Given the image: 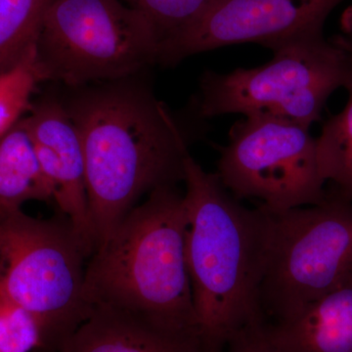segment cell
Listing matches in <instances>:
<instances>
[{"label":"cell","instance_id":"obj_1","mask_svg":"<svg viewBox=\"0 0 352 352\" xmlns=\"http://www.w3.org/2000/svg\"><path fill=\"white\" fill-rule=\"evenodd\" d=\"M82 142L95 250L141 196L184 182L188 140L151 90L120 82L65 106Z\"/></svg>","mask_w":352,"mask_h":352},{"label":"cell","instance_id":"obj_2","mask_svg":"<svg viewBox=\"0 0 352 352\" xmlns=\"http://www.w3.org/2000/svg\"><path fill=\"white\" fill-rule=\"evenodd\" d=\"M186 261L201 352H220L247 326L263 322L259 293L272 221L243 206L190 153L184 159Z\"/></svg>","mask_w":352,"mask_h":352},{"label":"cell","instance_id":"obj_3","mask_svg":"<svg viewBox=\"0 0 352 352\" xmlns=\"http://www.w3.org/2000/svg\"><path fill=\"white\" fill-rule=\"evenodd\" d=\"M186 232L184 194L175 185L153 190L90 256L83 281L90 309L129 312L201 349Z\"/></svg>","mask_w":352,"mask_h":352},{"label":"cell","instance_id":"obj_4","mask_svg":"<svg viewBox=\"0 0 352 352\" xmlns=\"http://www.w3.org/2000/svg\"><path fill=\"white\" fill-rule=\"evenodd\" d=\"M88 256L68 219L0 210V293L36 319L44 346L59 349L89 314L83 300Z\"/></svg>","mask_w":352,"mask_h":352},{"label":"cell","instance_id":"obj_5","mask_svg":"<svg viewBox=\"0 0 352 352\" xmlns=\"http://www.w3.org/2000/svg\"><path fill=\"white\" fill-rule=\"evenodd\" d=\"M267 63L201 76L195 105L201 119L228 113H268L309 127L319 122L331 95L344 87L352 55L325 36L275 50Z\"/></svg>","mask_w":352,"mask_h":352},{"label":"cell","instance_id":"obj_6","mask_svg":"<svg viewBox=\"0 0 352 352\" xmlns=\"http://www.w3.org/2000/svg\"><path fill=\"white\" fill-rule=\"evenodd\" d=\"M159 45L149 21L122 0H53L36 55L44 80L80 87L135 75L156 64Z\"/></svg>","mask_w":352,"mask_h":352},{"label":"cell","instance_id":"obj_7","mask_svg":"<svg viewBox=\"0 0 352 352\" xmlns=\"http://www.w3.org/2000/svg\"><path fill=\"white\" fill-rule=\"evenodd\" d=\"M268 212L272 230L259 293L264 324L352 279V201L327 190L319 205Z\"/></svg>","mask_w":352,"mask_h":352},{"label":"cell","instance_id":"obj_8","mask_svg":"<svg viewBox=\"0 0 352 352\" xmlns=\"http://www.w3.org/2000/svg\"><path fill=\"white\" fill-rule=\"evenodd\" d=\"M215 175L237 200L271 212L319 205L327 197L309 127L268 115L244 116L217 146Z\"/></svg>","mask_w":352,"mask_h":352},{"label":"cell","instance_id":"obj_9","mask_svg":"<svg viewBox=\"0 0 352 352\" xmlns=\"http://www.w3.org/2000/svg\"><path fill=\"white\" fill-rule=\"evenodd\" d=\"M346 0H217L160 44L156 64L175 66L192 55L240 43L275 50L323 36L331 13Z\"/></svg>","mask_w":352,"mask_h":352},{"label":"cell","instance_id":"obj_10","mask_svg":"<svg viewBox=\"0 0 352 352\" xmlns=\"http://www.w3.org/2000/svg\"><path fill=\"white\" fill-rule=\"evenodd\" d=\"M24 120L39 164L54 190V203L82 241L95 251L88 208L85 157L80 135L63 104L46 99L32 106Z\"/></svg>","mask_w":352,"mask_h":352},{"label":"cell","instance_id":"obj_11","mask_svg":"<svg viewBox=\"0 0 352 352\" xmlns=\"http://www.w3.org/2000/svg\"><path fill=\"white\" fill-rule=\"evenodd\" d=\"M263 326L281 352H352V279L291 316Z\"/></svg>","mask_w":352,"mask_h":352},{"label":"cell","instance_id":"obj_12","mask_svg":"<svg viewBox=\"0 0 352 352\" xmlns=\"http://www.w3.org/2000/svg\"><path fill=\"white\" fill-rule=\"evenodd\" d=\"M59 352H201L195 342L160 330L140 317L94 307Z\"/></svg>","mask_w":352,"mask_h":352},{"label":"cell","instance_id":"obj_13","mask_svg":"<svg viewBox=\"0 0 352 352\" xmlns=\"http://www.w3.org/2000/svg\"><path fill=\"white\" fill-rule=\"evenodd\" d=\"M54 201L34 143L20 120L0 139V210H21L28 201Z\"/></svg>","mask_w":352,"mask_h":352},{"label":"cell","instance_id":"obj_14","mask_svg":"<svg viewBox=\"0 0 352 352\" xmlns=\"http://www.w3.org/2000/svg\"><path fill=\"white\" fill-rule=\"evenodd\" d=\"M344 88L349 94L346 106L324 122L316 138L317 155L321 175L332 185L331 191L352 201V65Z\"/></svg>","mask_w":352,"mask_h":352},{"label":"cell","instance_id":"obj_15","mask_svg":"<svg viewBox=\"0 0 352 352\" xmlns=\"http://www.w3.org/2000/svg\"><path fill=\"white\" fill-rule=\"evenodd\" d=\"M53 0H0V75L10 71L34 47Z\"/></svg>","mask_w":352,"mask_h":352},{"label":"cell","instance_id":"obj_16","mask_svg":"<svg viewBox=\"0 0 352 352\" xmlns=\"http://www.w3.org/2000/svg\"><path fill=\"white\" fill-rule=\"evenodd\" d=\"M43 80L36 46L17 66L0 75V139L31 110L32 95Z\"/></svg>","mask_w":352,"mask_h":352},{"label":"cell","instance_id":"obj_17","mask_svg":"<svg viewBox=\"0 0 352 352\" xmlns=\"http://www.w3.org/2000/svg\"><path fill=\"white\" fill-rule=\"evenodd\" d=\"M149 21L160 44L186 27L217 0H122ZM160 46V45H159Z\"/></svg>","mask_w":352,"mask_h":352},{"label":"cell","instance_id":"obj_18","mask_svg":"<svg viewBox=\"0 0 352 352\" xmlns=\"http://www.w3.org/2000/svg\"><path fill=\"white\" fill-rule=\"evenodd\" d=\"M44 346L36 319L0 293V352H31Z\"/></svg>","mask_w":352,"mask_h":352},{"label":"cell","instance_id":"obj_19","mask_svg":"<svg viewBox=\"0 0 352 352\" xmlns=\"http://www.w3.org/2000/svg\"><path fill=\"white\" fill-rule=\"evenodd\" d=\"M220 352H281L266 335L263 322L247 326L227 342Z\"/></svg>","mask_w":352,"mask_h":352},{"label":"cell","instance_id":"obj_20","mask_svg":"<svg viewBox=\"0 0 352 352\" xmlns=\"http://www.w3.org/2000/svg\"><path fill=\"white\" fill-rule=\"evenodd\" d=\"M340 28L342 36L352 41V6H349L342 13L340 18Z\"/></svg>","mask_w":352,"mask_h":352},{"label":"cell","instance_id":"obj_21","mask_svg":"<svg viewBox=\"0 0 352 352\" xmlns=\"http://www.w3.org/2000/svg\"><path fill=\"white\" fill-rule=\"evenodd\" d=\"M330 39L332 43L337 44L340 47L344 48V50L352 54V41L346 38V36H342V34H337V36H333Z\"/></svg>","mask_w":352,"mask_h":352}]
</instances>
